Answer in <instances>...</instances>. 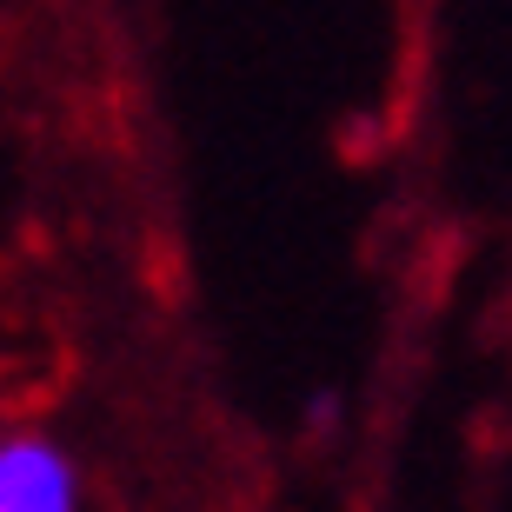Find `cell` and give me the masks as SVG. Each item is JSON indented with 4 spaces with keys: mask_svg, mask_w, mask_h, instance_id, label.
I'll use <instances>...</instances> for the list:
<instances>
[{
    "mask_svg": "<svg viewBox=\"0 0 512 512\" xmlns=\"http://www.w3.org/2000/svg\"><path fill=\"white\" fill-rule=\"evenodd\" d=\"M0 512H80V466L47 433H0Z\"/></svg>",
    "mask_w": 512,
    "mask_h": 512,
    "instance_id": "obj_1",
    "label": "cell"
}]
</instances>
